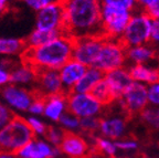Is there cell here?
<instances>
[{
	"mask_svg": "<svg viewBox=\"0 0 159 158\" xmlns=\"http://www.w3.org/2000/svg\"><path fill=\"white\" fill-rule=\"evenodd\" d=\"M64 15V31L73 39L102 35L101 7L98 0H61Z\"/></svg>",
	"mask_w": 159,
	"mask_h": 158,
	"instance_id": "cell-1",
	"label": "cell"
},
{
	"mask_svg": "<svg viewBox=\"0 0 159 158\" xmlns=\"http://www.w3.org/2000/svg\"><path fill=\"white\" fill-rule=\"evenodd\" d=\"M74 39L66 33L54 38L44 44L27 49L21 55V61L39 70H59L72 59Z\"/></svg>",
	"mask_w": 159,
	"mask_h": 158,
	"instance_id": "cell-2",
	"label": "cell"
},
{
	"mask_svg": "<svg viewBox=\"0 0 159 158\" xmlns=\"http://www.w3.org/2000/svg\"><path fill=\"white\" fill-rule=\"evenodd\" d=\"M33 138L34 135L25 117L15 115L0 129V151L16 154Z\"/></svg>",
	"mask_w": 159,
	"mask_h": 158,
	"instance_id": "cell-3",
	"label": "cell"
},
{
	"mask_svg": "<svg viewBox=\"0 0 159 158\" xmlns=\"http://www.w3.org/2000/svg\"><path fill=\"white\" fill-rule=\"evenodd\" d=\"M132 17V12L107 1L101 7L102 35L107 39L119 40L124 33L126 26Z\"/></svg>",
	"mask_w": 159,
	"mask_h": 158,
	"instance_id": "cell-4",
	"label": "cell"
},
{
	"mask_svg": "<svg viewBox=\"0 0 159 158\" xmlns=\"http://www.w3.org/2000/svg\"><path fill=\"white\" fill-rule=\"evenodd\" d=\"M126 65V47L120 42V40L104 38L93 67L105 74L107 72Z\"/></svg>",
	"mask_w": 159,
	"mask_h": 158,
	"instance_id": "cell-5",
	"label": "cell"
},
{
	"mask_svg": "<svg viewBox=\"0 0 159 158\" xmlns=\"http://www.w3.org/2000/svg\"><path fill=\"white\" fill-rule=\"evenodd\" d=\"M152 23V20L148 16L140 10H137L132 13L126 29L119 40L126 48L147 44L150 39Z\"/></svg>",
	"mask_w": 159,
	"mask_h": 158,
	"instance_id": "cell-6",
	"label": "cell"
},
{
	"mask_svg": "<svg viewBox=\"0 0 159 158\" xmlns=\"http://www.w3.org/2000/svg\"><path fill=\"white\" fill-rule=\"evenodd\" d=\"M67 112L76 117H101L106 107L101 104L91 93L70 92L66 94Z\"/></svg>",
	"mask_w": 159,
	"mask_h": 158,
	"instance_id": "cell-7",
	"label": "cell"
},
{
	"mask_svg": "<svg viewBox=\"0 0 159 158\" xmlns=\"http://www.w3.org/2000/svg\"><path fill=\"white\" fill-rule=\"evenodd\" d=\"M128 117L129 116L120 109L119 105L116 107V112L114 113L104 112L102 116L99 117L98 135L113 141H118L128 136Z\"/></svg>",
	"mask_w": 159,
	"mask_h": 158,
	"instance_id": "cell-8",
	"label": "cell"
},
{
	"mask_svg": "<svg viewBox=\"0 0 159 158\" xmlns=\"http://www.w3.org/2000/svg\"><path fill=\"white\" fill-rule=\"evenodd\" d=\"M34 96L35 93L32 89L19 86L16 84L9 83L0 89V100L15 115L18 113H28Z\"/></svg>",
	"mask_w": 159,
	"mask_h": 158,
	"instance_id": "cell-9",
	"label": "cell"
},
{
	"mask_svg": "<svg viewBox=\"0 0 159 158\" xmlns=\"http://www.w3.org/2000/svg\"><path fill=\"white\" fill-rule=\"evenodd\" d=\"M34 29L62 35L64 31V15L60 2L50 3L35 11Z\"/></svg>",
	"mask_w": 159,
	"mask_h": 158,
	"instance_id": "cell-10",
	"label": "cell"
},
{
	"mask_svg": "<svg viewBox=\"0 0 159 158\" xmlns=\"http://www.w3.org/2000/svg\"><path fill=\"white\" fill-rule=\"evenodd\" d=\"M116 103L128 116L137 117L138 114L148 105L147 85L133 82Z\"/></svg>",
	"mask_w": 159,
	"mask_h": 158,
	"instance_id": "cell-11",
	"label": "cell"
},
{
	"mask_svg": "<svg viewBox=\"0 0 159 158\" xmlns=\"http://www.w3.org/2000/svg\"><path fill=\"white\" fill-rule=\"evenodd\" d=\"M104 41L102 35H87L74 39L72 59L86 67H93Z\"/></svg>",
	"mask_w": 159,
	"mask_h": 158,
	"instance_id": "cell-12",
	"label": "cell"
},
{
	"mask_svg": "<svg viewBox=\"0 0 159 158\" xmlns=\"http://www.w3.org/2000/svg\"><path fill=\"white\" fill-rule=\"evenodd\" d=\"M61 155L67 158H89L94 154L93 147L84 135L80 133H66L59 145Z\"/></svg>",
	"mask_w": 159,
	"mask_h": 158,
	"instance_id": "cell-13",
	"label": "cell"
},
{
	"mask_svg": "<svg viewBox=\"0 0 159 158\" xmlns=\"http://www.w3.org/2000/svg\"><path fill=\"white\" fill-rule=\"evenodd\" d=\"M32 90L37 95L42 97L64 93L59 71L57 70H39L37 71V77H35Z\"/></svg>",
	"mask_w": 159,
	"mask_h": 158,
	"instance_id": "cell-14",
	"label": "cell"
},
{
	"mask_svg": "<svg viewBox=\"0 0 159 158\" xmlns=\"http://www.w3.org/2000/svg\"><path fill=\"white\" fill-rule=\"evenodd\" d=\"M60 155L59 147L51 145L42 137H34L16 153L17 158H57Z\"/></svg>",
	"mask_w": 159,
	"mask_h": 158,
	"instance_id": "cell-15",
	"label": "cell"
},
{
	"mask_svg": "<svg viewBox=\"0 0 159 158\" xmlns=\"http://www.w3.org/2000/svg\"><path fill=\"white\" fill-rule=\"evenodd\" d=\"M104 81L106 82L107 86L111 91L114 102L120 99V96L124 94L127 87L134 82L130 77L127 67H119V69L105 73Z\"/></svg>",
	"mask_w": 159,
	"mask_h": 158,
	"instance_id": "cell-16",
	"label": "cell"
},
{
	"mask_svg": "<svg viewBox=\"0 0 159 158\" xmlns=\"http://www.w3.org/2000/svg\"><path fill=\"white\" fill-rule=\"evenodd\" d=\"M57 71H59L60 79L62 83L63 92L67 94L73 91L76 83L83 77V74L86 71V67L75 61L74 59H71L66 63H64Z\"/></svg>",
	"mask_w": 159,
	"mask_h": 158,
	"instance_id": "cell-17",
	"label": "cell"
},
{
	"mask_svg": "<svg viewBox=\"0 0 159 158\" xmlns=\"http://www.w3.org/2000/svg\"><path fill=\"white\" fill-rule=\"evenodd\" d=\"M159 59L157 51L147 43V44L135 45L126 48V64H148ZM126 65V67H127Z\"/></svg>",
	"mask_w": 159,
	"mask_h": 158,
	"instance_id": "cell-18",
	"label": "cell"
},
{
	"mask_svg": "<svg viewBox=\"0 0 159 158\" xmlns=\"http://www.w3.org/2000/svg\"><path fill=\"white\" fill-rule=\"evenodd\" d=\"M67 112L66 94H55L44 97V112L43 115L51 123H57L63 114Z\"/></svg>",
	"mask_w": 159,
	"mask_h": 158,
	"instance_id": "cell-19",
	"label": "cell"
},
{
	"mask_svg": "<svg viewBox=\"0 0 159 158\" xmlns=\"http://www.w3.org/2000/svg\"><path fill=\"white\" fill-rule=\"evenodd\" d=\"M130 77L134 82L149 85L159 81V64H132L127 65Z\"/></svg>",
	"mask_w": 159,
	"mask_h": 158,
	"instance_id": "cell-20",
	"label": "cell"
},
{
	"mask_svg": "<svg viewBox=\"0 0 159 158\" xmlns=\"http://www.w3.org/2000/svg\"><path fill=\"white\" fill-rule=\"evenodd\" d=\"M37 77V70L23 61L17 62L10 70V83L32 89Z\"/></svg>",
	"mask_w": 159,
	"mask_h": 158,
	"instance_id": "cell-21",
	"label": "cell"
},
{
	"mask_svg": "<svg viewBox=\"0 0 159 158\" xmlns=\"http://www.w3.org/2000/svg\"><path fill=\"white\" fill-rule=\"evenodd\" d=\"M27 50L25 40L13 37H0V58L21 57Z\"/></svg>",
	"mask_w": 159,
	"mask_h": 158,
	"instance_id": "cell-22",
	"label": "cell"
},
{
	"mask_svg": "<svg viewBox=\"0 0 159 158\" xmlns=\"http://www.w3.org/2000/svg\"><path fill=\"white\" fill-rule=\"evenodd\" d=\"M104 79V73L101 72L98 69L94 67H86V71L83 74V77L80 79V81L76 83L72 92L76 93H91L93 87Z\"/></svg>",
	"mask_w": 159,
	"mask_h": 158,
	"instance_id": "cell-23",
	"label": "cell"
},
{
	"mask_svg": "<svg viewBox=\"0 0 159 158\" xmlns=\"http://www.w3.org/2000/svg\"><path fill=\"white\" fill-rule=\"evenodd\" d=\"M89 138L92 139V147L94 154H99L106 158H112L117 156L118 151H117L115 141L106 138V137L98 135V134L89 137Z\"/></svg>",
	"mask_w": 159,
	"mask_h": 158,
	"instance_id": "cell-24",
	"label": "cell"
},
{
	"mask_svg": "<svg viewBox=\"0 0 159 158\" xmlns=\"http://www.w3.org/2000/svg\"><path fill=\"white\" fill-rule=\"evenodd\" d=\"M137 117L147 129L150 132H159V107L147 105Z\"/></svg>",
	"mask_w": 159,
	"mask_h": 158,
	"instance_id": "cell-25",
	"label": "cell"
},
{
	"mask_svg": "<svg viewBox=\"0 0 159 158\" xmlns=\"http://www.w3.org/2000/svg\"><path fill=\"white\" fill-rule=\"evenodd\" d=\"M59 35H61L52 32H45V31H41V30L33 29V31H31V33L28 35L27 39L25 40V45H27V49H32V48H37L44 44V43L51 41L52 39L59 37Z\"/></svg>",
	"mask_w": 159,
	"mask_h": 158,
	"instance_id": "cell-26",
	"label": "cell"
},
{
	"mask_svg": "<svg viewBox=\"0 0 159 158\" xmlns=\"http://www.w3.org/2000/svg\"><path fill=\"white\" fill-rule=\"evenodd\" d=\"M91 94L101 104H103L105 107L109 106L112 103H114L112 94L109 91L108 86H107L106 82L104 81V79L102 81H99L98 83L93 87V90L91 91Z\"/></svg>",
	"mask_w": 159,
	"mask_h": 158,
	"instance_id": "cell-27",
	"label": "cell"
},
{
	"mask_svg": "<svg viewBox=\"0 0 159 158\" xmlns=\"http://www.w3.org/2000/svg\"><path fill=\"white\" fill-rule=\"evenodd\" d=\"M80 123H81V119L73 114H71L70 112L63 114V116L57 122L60 127L66 133H79Z\"/></svg>",
	"mask_w": 159,
	"mask_h": 158,
	"instance_id": "cell-28",
	"label": "cell"
},
{
	"mask_svg": "<svg viewBox=\"0 0 159 158\" xmlns=\"http://www.w3.org/2000/svg\"><path fill=\"white\" fill-rule=\"evenodd\" d=\"M116 143L117 151H120V153H125L126 155H130L133 153H136L138 151L139 147V142L136 138H133V137H123V138L118 139V141H115Z\"/></svg>",
	"mask_w": 159,
	"mask_h": 158,
	"instance_id": "cell-29",
	"label": "cell"
},
{
	"mask_svg": "<svg viewBox=\"0 0 159 158\" xmlns=\"http://www.w3.org/2000/svg\"><path fill=\"white\" fill-rule=\"evenodd\" d=\"M99 128V117H85L81 118L80 123V132H82L84 135L92 137L98 134Z\"/></svg>",
	"mask_w": 159,
	"mask_h": 158,
	"instance_id": "cell-30",
	"label": "cell"
},
{
	"mask_svg": "<svg viewBox=\"0 0 159 158\" xmlns=\"http://www.w3.org/2000/svg\"><path fill=\"white\" fill-rule=\"evenodd\" d=\"M25 121H27L30 129L32 131L34 137H44L45 132H47V128L49 125L42 118H40V116L30 115V116H28L25 118Z\"/></svg>",
	"mask_w": 159,
	"mask_h": 158,
	"instance_id": "cell-31",
	"label": "cell"
},
{
	"mask_svg": "<svg viewBox=\"0 0 159 158\" xmlns=\"http://www.w3.org/2000/svg\"><path fill=\"white\" fill-rule=\"evenodd\" d=\"M138 6L139 10L152 20L159 19V0H140Z\"/></svg>",
	"mask_w": 159,
	"mask_h": 158,
	"instance_id": "cell-32",
	"label": "cell"
},
{
	"mask_svg": "<svg viewBox=\"0 0 159 158\" xmlns=\"http://www.w3.org/2000/svg\"><path fill=\"white\" fill-rule=\"evenodd\" d=\"M65 132L63 131L60 126L57 125H49L47 128L44 135V139L47 142H49L51 145L55 146V147H59V145L62 142L63 137H64Z\"/></svg>",
	"mask_w": 159,
	"mask_h": 158,
	"instance_id": "cell-33",
	"label": "cell"
},
{
	"mask_svg": "<svg viewBox=\"0 0 159 158\" xmlns=\"http://www.w3.org/2000/svg\"><path fill=\"white\" fill-rule=\"evenodd\" d=\"M148 105L159 107V81L147 85Z\"/></svg>",
	"mask_w": 159,
	"mask_h": 158,
	"instance_id": "cell-34",
	"label": "cell"
},
{
	"mask_svg": "<svg viewBox=\"0 0 159 158\" xmlns=\"http://www.w3.org/2000/svg\"><path fill=\"white\" fill-rule=\"evenodd\" d=\"M43 112H44V97L35 94L34 99L28 109V113L32 116H42Z\"/></svg>",
	"mask_w": 159,
	"mask_h": 158,
	"instance_id": "cell-35",
	"label": "cell"
},
{
	"mask_svg": "<svg viewBox=\"0 0 159 158\" xmlns=\"http://www.w3.org/2000/svg\"><path fill=\"white\" fill-rule=\"evenodd\" d=\"M19 1L22 2L29 9L33 10V11H38L39 9L50 5V3L60 2L61 0H19Z\"/></svg>",
	"mask_w": 159,
	"mask_h": 158,
	"instance_id": "cell-36",
	"label": "cell"
},
{
	"mask_svg": "<svg viewBox=\"0 0 159 158\" xmlns=\"http://www.w3.org/2000/svg\"><path fill=\"white\" fill-rule=\"evenodd\" d=\"M149 44L156 50L157 53H158V55H159V19L152 20Z\"/></svg>",
	"mask_w": 159,
	"mask_h": 158,
	"instance_id": "cell-37",
	"label": "cell"
},
{
	"mask_svg": "<svg viewBox=\"0 0 159 158\" xmlns=\"http://www.w3.org/2000/svg\"><path fill=\"white\" fill-rule=\"evenodd\" d=\"M13 116H15L13 112L0 100V129L2 128L5 125H7L12 119Z\"/></svg>",
	"mask_w": 159,
	"mask_h": 158,
	"instance_id": "cell-38",
	"label": "cell"
},
{
	"mask_svg": "<svg viewBox=\"0 0 159 158\" xmlns=\"http://www.w3.org/2000/svg\"><path fill=\"white\" fill-rule=\"evenodd\" d=\"M111 2L115 3L118 7L123 8V9L127 10L129 12H135L137 10H139V6L137 0H108ZM107 2V1H106Z\"/></svg>",
	"mask_w": 159,
	"mask_h": 158,
	"instance_id": "cell-39",
	"label": "cell"
},
{
	"mask_svg": "<svg viewBox=\"0 0 159 158\" xmlns=\"http://www.w3.org/2000/svg\"><path fill=\"white\" fill-rule=\"evenodd\" d=\"M10 83V71L0 65V89Z\"/></svg>",
	"mask_w": 159,
	"mask_h": 158,
	"instance_id": "cell-40",
	"label": "cell"
},
{
	"mask_svg": "<svg viewBox=\"0 0 159 158\" xmlns=\"http://www.w3.org/2000/svg\"><path fill=\"white\" fill-rule=\"evenodd\" d=\"M10 7H11V0H0V16L9 11Z\"/></svg>",
	"mask_w": 159,
	"mask_h": 158,
	"instance_id": "cell-41",
	"label": "cell"
},
{
	"mask_svg": "<svg viewBox=\"0 0 159 158\" xmlns=\"http://www.w3.org/2000/svg\"><path fill=\"white\" fill-rule=\"evenodd\" d=\"M0 158H17V156H16V154L0 151Z\"/></svg>",
	"mask_w": 159,
	"mask_h": 158,
	"instance_id": "cell-42",
	"label": "cell"
},
{
	"mask_svg": "<svg viewBox=\"0 0 159 158\" xmlns=\"http://www.w3.org/2000/svg\"><path fill=\"white\" fill-rule=\"evenodd\" d=\"M112 158H137L136 156H133V155H120V156H115V157Z\"/></svg>",
	"mask_w": 159,
	"mask_h": 158,
	"instance_id": "cell-43",
	"label": "cell"
},
{
	"mask_svg": "<svg viewBox=\"0 0 159 158\" xmlns=\"http://www.w3.org/2000/svg\"><path fill=\"white\" fill-rule=\"evenodd\" d=\"M139 158H156V157H152V156H147V155H143V156H140Z\"/></svg>",
	"mask_w": 159,
	"mask_h": 158,
	"instance_id": "cell-44",
	"label": "cell"
},
{
	"mask_svg": "<svg viewBox=\"0 0 159 158\" xmlns=\"http://www.w3.org/2000/svg\"><path fill=\"white\" fill-rule=\"evenodd\" d=\"M98 1L101 3H104V2H106V1H108V0H98Z\"/></svg>",
	"mask_w": 159,
	"mask_h": 158,
	"instance_id": "cell-45",
	"label": "cell"
},
{
	"mask_svg": "<svg viewBox=\"0 0 159 158\" xmlns=\"http://www.w3.org/2000/svg\"><path fill=\"white\" fill-rule=\"evenodd\" d=\"M139 1H140V0H137V2H139Z\"/></svg>",
	"mask_w": 159,
	"mask_h": 158,
	"instance_id": "cell-46",
	"label": "cell"
},
{
	"mask_svg": "<svg viewBox=\"0 0 159 158\" xmlns=\"http://www.w3.org/2000/svg\"><path fill=\"white\" fill-rule=\"evenodd\" d=\"M89 158H91V157H89Z\"/></svg>",
	"mask_w": 159,
	"mask_h": 158,
	"instance_id": "cell-47",
	"label": "cell"
}]
</instances>
